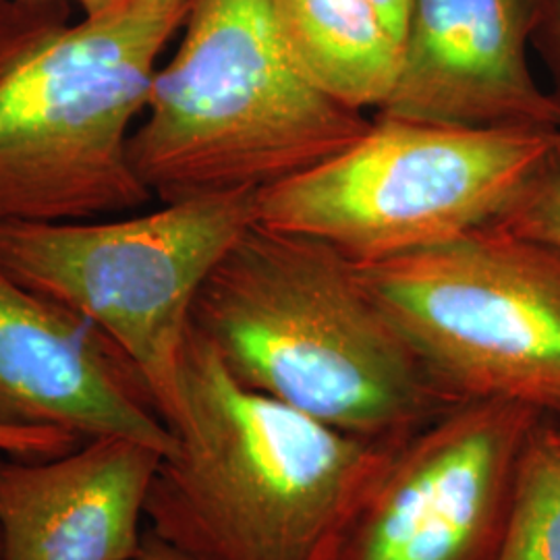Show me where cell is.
<instances>
[{
  "label": "cell",
  "instance_id": "6",
  "mask_svg": "<svg viewBox=\"0 0 560 560\" xmlns=\"http://www.w3.org/2000/svg\"><path fill=\"white\" fill-rule=\"evenodd\" d=\"M258 191L200 196L115 222H2L0 268L98 326L138 368L162 420L198 291L258 221Z\"/></svg>",
  "mask_w": 560,
  "mask_h": 560
},
{
  "label": "cell",
  "instance_id": "18",
  "mask_svg": "<svg viewBox=\"0 0 560 560\" xmlns=\"http://www.w3.org/2000/svg\"><path fill=\"white\" fill-rule=\"evenodd\" d=\"M397 40H402L411 0H370Z\"/></svg>",
  "mask_w": 560,
  "mask_h": 560
},
{
  "label": "cell",
  "instance_id": "12",
  "mask_svg": "<svg viewBox=\"0 0 560 560\" xmlns=\"http://www.w3.org/2000/svg\"><path fill=\"white\" fill-rule=\"evenodd\" d=\"M272 9L305 80L342 106L381 110L397 81L400 44L370 0H272Z\"/></svg>",
  "mask_w": 560,
  "mask_h": 560
},
{
  "label": "cell",
  "instance_id": "17",
  "mask_svg": "<svg viewBox=\"0 0 560 560\" xmlns=\"http://www.w3.org/2000/svg\"><path fill=\"white\" fill-rule=\"evenodd\" d=\"M131 560H200L187 552H183L177 546L168 544L166 540L159 538L154 532H145L141 536V546L138 555Z\"/></svg>",
  "mask_w": 560,
  "mask_h": 560
},
{
  "label": "cell",
  "instance_id": "9",
  "mask_svg": "<svg viewBox=\"0 0 560 560\" xmlns=\"http://www.w3.org/2000/svg\"><path fill=\"white\" fill-rule=\"evenodd\" d=\"M0 425L119 436L162 455L175 436L138 368L98 326L0 268Z\"/></svg>",
  "mask_w": 560,
  "mask_h": 560
},
{
  "label": "cell",
  "instance_id": "2",
  "mask_svg": "<svg viewBox=\"0 0 560 560\" xmlns=\"http://www.w3.org/2000/svg\"><path fill=\"white\" fill-rule=\"evenodd\" d=\"M143 517L200 560H316L395 442L365 441L245 388L189 324L179 405Z\"/></svg>",
  "mask_w": 560,
  "mask_h": 560
},
{
  "label": "cell",
  "instance_id": "21",
  "mask_svg": "<svg viewBox=\"0 0 560 560\" xmlns=\"http://www.w3.org/2000/svg\"><path fill=\"white\" fill-rule=\"evenodd\" d=\"M546 436H548V441L552 442L557 448L560 451V423L559 421H550L548 425H546Z\"/></svg>",
  "mask_w": 560,
  "mask_h": 560
},
{
  "label": "cell",
  "instance_id": "13",
  "mask_svg": "<svg viewBox=\"0 0 560 560\" xmlns=\"http://www.w3.org/2000/svg\"><path fill=\"white\" fill-rule=\"evenodd\" d=\"M546 425L525 451L497 560H560V451Z\"/></svg>",
  "mask_w": 560,
  "mask_h": 560
},
{
  "label": "cell",
  "instance_id": "16",
  "mask_svg": "<svg viewBox=\"0 0 560 560\" xmlns=\"http://www.w3.org/2000/svg\"><path fill=\"white\" fill-rule=\"evenodd\" d=\"M532 44L550 73L552 88L548 92L560 108V0H538V20Z\"/></svg>",
  "mask_w": 560,
  "mask_h": 560
},
{
  "label": "cell",
  "instance_id": "3",
  "mask_svg": "<svg viewBox=\"0 0 560 560\" xmlns=\"http://www.w3.org/2000/svg\"><path fill=\"white\" fill-rule=\"evenodd\" d=\"M189 7L73 21L67 0H0V224L90 221L152 198L129 141Z\"/></svg>",
  "mask_w": 560,
  "mask_h": 560
},
{
  "label": "cell",
  "instance_id": "8",
  "mask_svg": "<svg viewBox=\"0 0 560 560\" xmlns=\"http://www.w3.org/2000/svg\"><path fill=\"white\" fill-rule=\"evenodd\" d=\"M550 418L471 400L395 442L316 560H497L527 446Z\"/></svg>",
  "mask_w": 560,
  "mask_h": 560
},
{
  "label": "cell",
  "instance_id": "1",
  "mask_svg": "<svg viewBox=\"0 0 560 560\" xmlns=\"http://www.w3.org/2000/svg\"><path fill=\"white\" fill-rule=\"evenodd\" d=\"M191 326L245 388L365 441L457 407L324 241L254 222L203 280Z\"/></svg>",
  "mask_w": 560,
  "mask_h": 560
},
{
  "label": "cell",
  "instance_id": "4",
  "mask_svg": "<svg viewBox=\"0 0 560 560\" xmlns=\"http://www.w3.org/2000/svg\"><path fill=\"white\" fill-rule=\"evenodd\" d=\"M131 133L136 175L162 203L260 191L340 154L372 120L289 57L272 0H191Z\"/></svg>",
  "mask_w": 560,
  "mask_h": 560
},
{
  "label": "cell",
  "instance_id": "7",
  "mask_svg": "<svg viewBox=\"0 0 560 560\" xmlns=\"http://www.w3.org/2000/svg\"><path fill=\"white\" fill-rule=\"evenodd\" d=\"M355 268L448 399L509 400L560 423L559 245L488 224Z\"/></svg>",
  "mask_w": 560,
  "mask_h": 560
},
{
  "label": "cell",
  "instance_id": "15",
  "mask_svg": "<svg viewBox=\"0 0 560 560\" xmlns=\"http://www.w3.org/2000/svg\"><path fill=\"white\" fill-rule=\"evenodd\" d=\"M83 439L60 428H2L0 453L23 459H57L80 446Z\"/></svg>",
  "mask_w": 560,
  "mask_h": 560
},
{
  "label": "cell",
  "instance_id": "10",
  "mask_svg": "<svg viewBox=\"0 0 560 560\" xmlns=\"http://www.w3.org/2000/svg\"><path fill=\"white\" fill-rule=\"evenodd\" d=\"M538 0H411L378 117L451 127H560L529 67Z\"/></svg>",
  "mask_w": 560,
  "mask_h": 560
},
{
  "label": "cell",
  "instance_id": "5",
  "mask_svg": "<svg viewBox=\"0 0 560 560\" xmlns=\"http://www.w3.org/2000/svg\"><path fill=\"white\" fill-rule=\"evenodd\" d=\"M560 150V127H451L378 117L360 140L258 191L264 226L324 241L355 264L497 224Z\"/></svg>",
  "mask_w": 560,
  "mask_h": 560
},
{
  "label": "cell",
  "instance_id": "19",
  "mask_svg": "<svg viewBox=\"0 0 560 560\" xmlns=\"http://www.w3.org/2000/svg\"><path fill=\"white\" fill-rule=\"evenodd\" d=\"M125 4H129V0H92L90 9L83 15H101V13L122 9Z\"/></svg>",
  "mask_w": 560,
  "mask_h": 560
},
{
  "label": "cell",
  "instance_id": "11",
  "mask_svg": "<svg viewBox=\"0 0 560 560\" xmlns=\"http://www.w3.org/2000/svg\"><path fill=\"white\" fill-rule=\"evenodd\" d=\"M162 453L85 441L57 459L0 453V560H131Z\"/></svg>",
  "mask_w": 560,
  "mask_h": 560
},
{
  "label": "cell",
  "instance_id": "22",
  "mask_svg": "<svg viewBox=\"0 0 560 560\" xmlns=\"http://www.w3.org/2000/svg\"><path fill=\"white\" fill-rule=\"evenodd\" d=\"M75 2H80L81 9H83V13L90 9V4H92V0H75Z\"/></svg>",
  "mask_w": 560,
  "mask_h": 560
},
{
  "label": "cell",
  "instance_id": "14",
  "mask_svg": "<svg viewBox=\"0 0 560 560\" xmlns=\"http://www.w3.org/2000/svg\"><path fill=\"white\" fill-rule=\"evenodd\" d=\"M497 224L560 247V150Z\"/></svg>",
  "mask_w": 560,
  "mask_h": 560
},
{
  "label": "cell",
  "instance_id": "20",
  "mask_svg": "<svg viewBox=\"0 0 560 560\" xmlns=\"http://www.w3.org/2000/svg\"><path fill=\"white\" fill-rule=\"evenodd\" d=\"M136 4H145V7H189L191 0H129Z\"/></svg>",
  "mask_w": 560,
  "mask_h": 560
}]
</instances>
